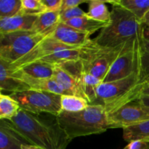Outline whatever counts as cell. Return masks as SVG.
<instances>
[{
  "label": "cell",
  "instance_id": "6",
  "mask_svg": "<svg viewBox=\"0 0 149 149\" xmlns=\"http://www.w3.org/2000/svg\"><path fill=\"white\" fill-rule=\"evenodd\" d=\"M127 43L114 48L105 47L96 44L91 39L80 48L79 60L83 71L103 81L111 66L117 59Z\"/></svg>",
  "mask_w": 149,
  "mask_h": 149
},
{
  "label": "cell",
  "instance_id": "32",
  "mask_svg": "<svg viewBox=\"0 0 149 149\" xmlns=\"http://www.w3.org/2000/svg\"><path fill=\"white\" fill-rule=\"evenodd\" d=\"M85 2L87 3V1H86V0H63L61 11L68 10V9L77 7L81 4H83V3Z\"/></svg>",
  "mask_w": 149,
  "mask_h": 149
},
{
  "label": "cell",
  "instance_id": "7",
  "mask_svg": "<svg viewBox=\"0 0 149 149\" xmlns=\"http://www.w3.org/2000/svg\"><path fill=\"white\" fill-rule=\"evenodd\" d=\"M47 35L32 31H21L0 34V59L15 63L31 52Z\"/></svg>",
  "mask_w": 149,
  "mask_h": 149
},
{
  "label": "cell",
  "instance_id": "9",
  "mask_svg": "<svg viewBox=\"0 0 149 149\" xmlns=\"http://www.w3.org/2000/svg\"><path fill=\"white\" fill-rule=\"evenodd\" d=\"M142 40L143 32L127 43L117 59L111 66L103 82H111L125 78L141 66Z\"/></svg>",
  "mask_w": 149,
  "mask_h": 149
},
{
  "label": "cell",
  "instance_id": "28",
  "mask_svg": "<svg viewBox=\"0 0 149 149\" xmlns=\"http://www.w3.org/2000/svg\"><path fill=\"white\" fill-rule=\"evenodd\" d=\"M141 72L143 80L146 83L149 81V40L143 37L141 58Z\"/></svg>",
  "mask_w": 149,
  "mask_h": 149
},
{
  "label": "cell",
  "instance_id": "10",
  "mask_svg": "<svg viewBox=\"0 0 149 149\" xmlns=\"http://www.w3.org/2000/svg\"><path fill=\"white\" fill-rule=\"evenodd\" d=\"M82 66L78 60L55 65L53 78L62 87L65 95L78 96L87 100L82 89Z\"/></svg>",
  "mask_w": 149,
  "mask_h": 149
},
{
  "label": "cell",
  "instance_id": "22",
  "mask_svg": "<svg viewBox=\"0 0 149 149\" xmlns=\"http://www.w3.org/2000/svg\"><path fill=\"white\" fill-rule=\"evenodd\" d=\"M123 138L128 143L136 140L149 142V120L123 129Z\"/></svg>",
  "mask_w": 149,
  "mask_h": 149
},
{
  "label": "cell",
  "instance_id": "24",
  "mask_svg": "<svg viewBox=\"0 0 149 149\" xmlns=\"http://www.w3.org/2000/svg\"><path fill=\"white\" fill-rule=\"evenodd\" d=\"M87 3L89 4L87 16L98 21L109 23L111 13L108 9L106 1L90 0L87 1Z\"/></svg>",
  "mask_w": 149,
  "mask_h": 149
},
{
  "label": "cell",
  "instance_id": "2",
  "mask_svg": "<svg viewBox=\"0 0 149 149\" xmlns=\"http://www.w3.org/2000/svg\"><path fill=\"white\" fill-rule=\"evenodd\" d=\"M56 119L71 141L79 137L101 134L110 129L108 113L100 104L90 105L79 112L62 111Z\"/></svg>",
  "mask_w": 149,
  "mask_h": 149
},
{
  "label": "cell",
  "instance_id": "21",
  "mask_svg": "<svg viewBox=\"0 0 149 149\" xmlns=\"http://www.w3.org/2000/svg\"><path fill=\"white\" fill-rule=\"evenodd\" d=\"M102 82L103 81L101 79L83 71L82 78H81L82 89L87 99V101L90 103V105L95 104V103L97 100V90Z\"/></svg>",
  "mask_w": 149,
  "mask_h": 149
},
{
  "label": "cell",
  "instance_id": "14",
  "mask_svg": "<svg viewBox=\"0 0 149 149\" xmlns=\"http://www.w3.org/2000/svg\"><path fill=\"white\" fill-rule=\"evenodd\" d=\"M37 16L19 13L11 17L1 19L0 34H6L21 31H31Z\"/></svg>",
  "mask_w": 149,
  "mask_h": 149
},
{
  "label": "cell",
  "instance_id": "8",
  "mask_svg": "<svg viewBox=\"0 0 149 149\" xmlns=\"http://www.w3.org/2000/svg\"><path fill=\"white\" fill-rule=\"evenodd\" d=\"M10 95L18 103L20 109L33 114L48 113L56 117L62 111V95H60L31 90Z\"/></svg>",
  "mask_w": 149,
  "mask_h": 149
},
{
  "label": "cell",
  "instance_id": "17",
  "mask_svg": "<svg viewBox=\"0 0 149 149\" xmlns=\"http://www.w3.org/2000/svg\"><path fill=\"white\" fill-rule=\"evenodd\" d=\"M61 11H47L37 16L31 31L36 33L49 36L60 23Z\"/></svg>",
  "mask_w": 149,
  "mask_h": 149
},
{
  "label": "cell",
  "instance_id": "26",
  "mask_svg": "<svg viewBox=\"0 0 149 149\" xmlns=\"http://www.w3.org/2000/svg\"><path fill=\"white\" fill-rule=\"evenodd\" d=\"M22 0H1L0 1V20L11 17L20 13Z\"/></svg>",
  "mask_w": 149,
  "mask_h": 149
},
{
  "label": "cell",
  "instance_id": "30",
  "mask_svg": "<svg viewBox=\"0 0 149 149\" xmlns=\"http://www.w3.org/2000/svg\"><path fill=\"white\" fill-rule=\"evenodd\" d=\"M47 11H61L63 0H42Z\"/></svg>",
  "mask_w": 149,
  "mask_h": 149
},
{
  "label": "cell",
  "instance_id": "37",
  "mask_svg": "<svg viewBox=\"0 0 149 149\" xmlns=\"http://www.w3.org/2000/svg\"><path fill=\"white\" fill-rule=\"evenodd\" d=\"M22 149H43L36 146L31 145V144H24L22 146Z\"/></svg>",
  "mask_w": 149,
  "mask_h": 149
},
{
  "label": "cell",
  "instance_id": "15",
  "mask_svg": "<svg viewBox=\"0 0 149 149\" xmlns=\"http://www.w3.org/2000/svg\"><path fill=\"white\" fill-rule=\"evenodd\" d=\"M24 144H29L26 139L16 131L8 120L0 122V149H22Z\"/></svg>",
  "mask_w": 149,
  "mask_h": 149
},
{
  "label": "cell",
  "instance_id": "3",
  "mask_svg": "<svg viewBox=\"0 0 149 149\" xmlns=\"http://www.w3.org/2000/svg\"><path fill=\"white\" fill-rule=\"evenodd\" d=\"M111 20L93 41L105 47L114 48L127 43L143 32L144 26L132 13L119 5H112Z\"/></svg>",
  "mask_w": 149,
  "mask_h": 149
},
{
  "label": "cell",
  "instance_id": "19",
  "mask_svg": "<svg viewBox=\"0 0 149 149\" xmlns=\"http://www.w3.org/2000/svg\"><path fill=\"white\" fill-rule=\"evenodd\" d=\"M63 23H65V24L68 25V26H71V27L74 28L77 30H79L81 31L85 32V33L92 35L97 31L100 30V29L101 30L103 28L106 27L109 23L94 20V19L87 16V15L85 16L68 20Z\"/></svg>",
  "mask_w": 149,
  "mask_h": 149
},
{
  "label": "cell",
  "instance_id": "18",
  "mask_svg": "<svg viewBox=\"0 0 149 149\" xmlns=\"http://www.w3.org/2000/svg\"><path fill=\"white\" fill-rule=\"evenodd\" d=\"M17 72L20 74L22 79L31 87L32 90L47 92V93H54L60 95H65L64 90L53 77L50 79H33L23 75L18 71Z\"/></svg>",
  "mask_w": 149,
  "mask_h": 149
},
{
  "label": "cell",
  "instance_id": "25",
  "mask_svg": "<svg viewBox=\"0 0 149 149\" xmlns=\"http://www.w3.org/2000/svg\"><path fill=\"white\" fill-rule=\"evenodd\" d=\"M90 103L84 98L75 95L61 96V109L65 112H79L90 106Z\"/></svg>",
  "mask_w": 149,
  "mask_h": 149
},
{
  "label": "cell",
  "instance_id": "34",
  "mask_svg": "<svg viewBox=\"0 0 149 149\" xmlns=\"http://www.w3.org/2000/svg\"><path fill=\"white\" fill-rule=\"evenodd\" d=\"M143 37L146 40H149V26H144L143 29Z\"/></svg>",
  "mask_w": 149,
  "mask_h": 149
},
{
  "label": "cell",
  "instance_id": "36",
  "mask_svg": "<svg viewBox=\"0 0 149 149\" xmlns=\"http://www.w3.org/2000/svg\"><path fill=\"white\" fill-rule=\"evenodd\" d=\"M141 23H143V26H149V11L147 13V14L146 15L145 17L143 18V20H141Z\"/></svg>",
  "mask_w": 149,
  "mask_h": 149
},
{
  "label": "cell",
  "instance_id": "23",
  "mask_svg": "<svg viewBox=\"0 0 149 149\" xmlns=\"http://www.w3.org/2000/svg\"><path fill=\"white\" fill-rule=\"evenodd\" d=\"M20 110V105L10 95L0 94V119L8 120L13 119Z\"/></svg>",
  "mask_w": 149,
  "mask_h": 149
},
{
  "label": "cell",
  "instance_id": "35",
  "mask_svg": "<svg viewBox=\"0 0 149 149\" xmlns=\"http://www.w3.org/2000/svg\"><path fill=\"white\" fill-rule=\"evenodd\" d=\"M138 100L141 101L145 106L149 107V96H141Z\"/></svg>",
  "mask_w": 149,
  "mask_h": 149
},
{
  "label": "cell",
  "instance_id": "1",
  "mask_svg": "<svg viewBox=\"0 0 149 149\" xmlns=\"http://www.w3.org/2000/svg\"><path fill=\"white\" fill-rule=\"evenodd\" d=\"M29 144L43 149H66L71 140L55 119H48L20 109L10 120Z\"/></svg>",
  "mask_w": 149,
  "mask_h": 149
},
{
  "label": "cell",
  "instance_id": "31",
  "mask_svg": "<svg viewBox=\"0 0 149 149\" xmlns=\"http://www.w3.org/2000/svg\"><path fill=\"white\" fill-rule=\"evenodd\" d=\"M123 149H149V142L136 140L128 143Z\"/></svg>",
  "mask_w": 149,
  "mask_h": 149
},
{
  "label": "cell",
  "instance_id": "33",
  "mask_svg": "<svg viewBox=\"0 0 149 149\" xmlns=\"http://www.w3.org/2000/svg\"><path fill=\"white\" fill-rule=\"evenodd\" d=\"M141 96H149V81L144 84L143 89L141 92Z\"/></svg>",
  "mask_w": 149,
  "mask_h": 149
},
{
  "label": "cell",
  "instance_id": "4",
  "mask_svg": "<svg viewBox=\"0 0 149 149\" xmlns=\"http://www.w3.org/2000/svg\"><path fill=\"white\" fill-rule=\"evenodd\" d=\"M144 84L141 65L127 77L102 82L97 90V100L101 101L100 105L104 106L107 113H111L127 103L138 100Z\"/></svg>",
  "mask_w": 149,
  "mask_h": 149
},
{
  "label": "cell",
  "instance_id": "27",
  "mask_svg": "<svg viewBox=\"0 0 149 149\" xmlns=\"http://www.w3.org/2000/svg\"><path fill=\"white\" fill-rule=\"evenodd\" d=\"M47 12L42 0H22L20 13L25 15H39Z\"/></svg>",
  "mask_w": 149,
  "mask_h": 149
},
{
  "label": "cell",
  "instance_id": "5",
  "mask_svg": "<svg viewBox=\"0 0 149 149\" xmlns=\"http://www.w3.org/2000/svg\"><path fill=\"white\" fill-rule=\"evenodd\" d=\"M79 55L80 48L63 45L49 35L21 59L15 63H8L12 69L35 61L56 65L68 61H78Z\"/></svg>",
  "mask_w": 149,
  "mask_h": 149
},
{
  "label": "cell",
  "instance_id": "13",
  "mask_svg": "<svg viewBox=\"0 0 149 149\" xmlns=\"http://www.w3.org/2000/svg\"><path fill=\"white\" fill-rule=\"evenodd\" d=\"M0 89L1 93L4 90L10 94L31 90L20 74L13 71L10 64L2 59H0Z\"/></svg>",
  "mask_w": 149,
  "mask_h": 149
},
{
  "label": "cell",
  "instance_id": "16",
  "mask_svg": "<svg viewBox=\"0 0 149 149\" xmlns=\"http://www.w3.org/2000/svg\"><path fill=\"white\" fill-rule=\"evenodd\" d=\"M11 68V67H10ZM14 71L33 79H50L53 77L55 65L46 63L35 61L18 67Z\"/></svg>",
  "mask_w": 149,
  "mask_h": 149
},
{
  "label": "cell",
  "instance_id": "20",
  "mask_svg": "<svg viewBox=\"0 0 149 149\" xmlns=\"http://www.w3.org/2000/svg\"><path fill=\"white\" fill-rule=\"evenodd\" d=\"M106 2L119 5L130 12L138 20H143L149 11V0H109Z\"/></svg>",
  "mask_w": 149,
  "mask_h": 149
},
{
  "label": "cell",
  "instance_id": "11",
  "mask_svg": "<svg viewBox=\"0 0 149 149\" xmlns=\"http://www.w3.org/2000/svg\"><path fill=\"white\" fill-rule=\"evenodd\" d=\"M148 120L149 107L139 100L127 103L114 111L108 113L110 129H125Z\"/></svg>",
  "mask_w": 149,
  "mask_h": 149
},
{
  "label": "cell",
  "instance_id": "12",
  "mask_svg": "<svg viewBox=\"0 0 149 149\" xmlns=\"http://www.w3.org/2000/svg\"><path fill=\"white\" fill-rule=\"evenodd\" d=\"M49 36L67 46L81 48L90 40L91 35L61 23Z\"/></svg>",
  "mask_w": 149,
  "mask_h": 149
},
{
  "label": "cell",
  "instance_id": "29",
  "mask_svg": "<svg viewBox=\"0 0 149 149\" xmlns=\"http://www.w3.org/2000/svg\"><path fill=\"white\" fill-rule=\"evenodd\" d=\"M85 15H87V13H85L84 10H81L79 7L68 9V10L61 11V13H60V22L61 23H65L68 20Z\"/></svg>",
  "mask_w": 149,
  "mask_h": 149
}]
</instances>
